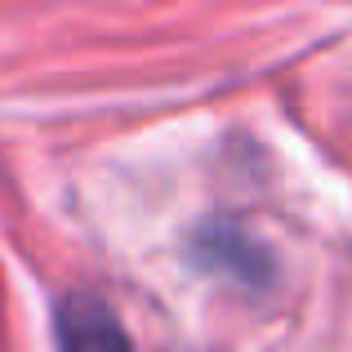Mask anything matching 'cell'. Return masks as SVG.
Here are the masks:
<instances>
[{
  "mask_svg": "<svg viewBox=\"0 0 352 352\" xmlns=\"http://www.w3.org/2000/svg\"><path fill=\"white\" fill-rule=\"evenodd\" d=\"M54 344L58 352H134L112 303L94 290H67L54 303Z\"/></svg>",
  "mask_w": 352,
  "mask_h": 352,
  "instance_id": "obj_1",
  "label": "cell"
},
{
  "mask_svg": "<svg viewBox=\"0 0 352 352\" xmlns=\"http://www.w3.org/2000/svg\"><path fill=\"white\" fill-rule=\"evenodd\" d=\"M192 254H197L210 272H228L232 263H241L245 281H258V263H263V254H258L254 241L241 236L236 228H228V223H210L206 232L192 241Z\"/></svg>",
  "mask_w": 352,
  "mask_h": 352,
  "instance_id": "obj_2",
  "label": "cell"
}]
</instances>
